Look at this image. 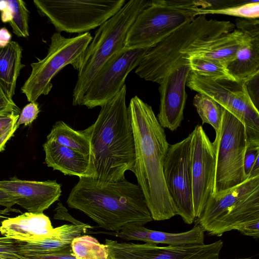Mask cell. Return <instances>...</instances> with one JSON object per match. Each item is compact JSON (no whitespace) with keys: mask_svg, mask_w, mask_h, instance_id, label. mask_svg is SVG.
I'll return each instance as SVG.
<instances>
[{"mask_svg":"<svg viewBox=\"0 0 259 259\" xmlns=\"http://www.w3.org/2000/svg\"><path fill=\"white\" fill-rule=\"evenodd\" d=\"M135 148L134 173L153 220L164 221L177 215L167 190L163 162L169 147L164 128L151 106L137 96L127 107Z\"/></svg>","mask_w":259,"mask_h":259,"instance_id":"6da1fadb","label":"cell"},{"mask_svg":"<svg viewBox=\"0 0 259 259\" xmlns=\"http://www.w3.org/2000/svg\"><path fill=\"white\" fill-rule=\"evenodd\" d=\"M126 87L101 108L95 122L82 131L91 147V156L99 185L125 178L133 172L135 148L133 131L126 105Z\"/></svg>","mask_w":259,"mask_h":259,"instance_id":"7a4b0ae2","label":"cell"},{"mask_svg":"<svg viewBox=\"0 0 259 259\" xmlns=\"http://www.w3.org/2000/svg\"><path fill=\"white\" fill-rule=\"evenodd\" d=\"M66 202L99 227L112 232L130 225L144 226L153 220L141 188L125 178L101 186L95 179L79 178Z\"/></svg>","mask_w":259,"mask_h":259,"instance_id":"3957f363","label":"cell"},{"mask_svg":"<svg viewBox=\"0 0 259 259\" xmlns=\"http://www.w3.org/2000/svg\"><path fill=\"white\" fill-rule=\"evenodd\" d=\"M235 28V24L229 21L209 19L206 15H198L148 48L135 73L145 80L158 83L181 59Z\"/></svg>","mask_w":259,"mask_h":259,"instance_id":"277c9868","label":"cell"},{"mask_svg":"<svg viewBox=\"0 0 259 259\" xmlns=\"http://www.w3.org/2000/svg\"><path fill=\"white\" fill-rule=\"evenodd\" d=\"M150 1L131 0L96 30L84 51L71 65L78 72L72 94L73 106H80L91 80L115 54L125 49L126 38L140 13Z\"/></svg>","mask_w":259,"mask_h":259,"instance_id":"5b68a950","label":"cell"},{"mask_svg":"<svg viewBox=\"0 0 259 259\" xmlns=\"http://www.w3.org/2000/svg\"><path fill=\"white\" fill-rule=\"evenodd\" d=\"M203 1L153 0L128 32L125 49L149 48L198 16Z\"/></svg>","mask_w":259,"mask_h":259,"instance_id":"8992f818","label":"cell"},{"mask_svg":"<svg viewBox=\"0 0 259 259\" xmlns=\"http://www.w3.org/2000/svg\"><path fill=\"white\" fill-rule=\"evenodd\" d=\"M33 3L58 32L81 34L101 26L120 10L125 0H34Z\"/></svg>","mask_w":259,"mask_h":259,"instance_id":"52a82bcc","label":"cell"},{"mask_svg":"<svg viewBox=\"0 0 259 259\" xmlns=\"http://www.w3.org/2000/svg\"><path fill=\"white\" fill-rule=\"evenodd\" d=\"M92 39L89 32L69 38L54 33L47 55L31 64L30 74L21 89L28 101L35 102L40 96L49 94L53 88V78L65 66L72 65Z\"/></svg>","mask_w":259,"mask_h":259,"instance_id":"ba28073f","label":"cell"},{"mask_svg":"<svg viewBox=\"0 0 259 259\" xmlns=\"http://www.w3.org/2000/svg\"><path fill=\"white\" fill-rule=\"evenodd\" d=\"M186 85L221 105L244 125L247 141H259V111L248 94L245 83L227 79H212L190 72Z\"/></svg>","mask_w":259,"mask_h":259,"instance_id":"9c48e42d","label":"cell"},{"mask_svg":"<svg viewBox=\"0 0 259 259\" xmlns=\"http://www.w3.org/2000/svg\"><path fill=\"white\" fill-rule=\"evenodd\" d=\"M212 143L216 150L214 194L247 180L243 167L247 145L244 124L224 109L219 134Z\"/></svg>","mask_w":259,"mask_h":259,"instance_id":"30bf717a","label":"cell"},{"mask_svg":"<svg viewBox=\"0 0 259 259\" xmlns=\"http://www.w3.org/2000/svg\"><path fill=\"white\" fill-rule=\"evenodd\" d=\"M192 134L182 141L169 145L163 162L167 190L183 221L192 224L195 219L193 204L191 143Z\"/></svg>","mask_w":259,"mask_h":259,"instance_id":"8fae6325","label":"cell"},{"mask_svg":"<svg viewBox=\"0 0 259 259\" xmlns=\"http://www.w3.org/2000/svg\"><path fill=\"white\" fill-rule=\"evenodd\" d=\"M148 49H124L110 57L91 80L81 105L89 109L101 107L115 96Z\"/></svg>","mask_w":259,"mask_h":259,"instance_id":"7c38bea8","label":"cell"},{"mask_svg":"<svg viewBox=\"0 0 259 259\" xmlns=\"http://www.w3.org/2000/svg\"><path fill=\"white\" fill-rule=\"evenodd\" d=\"M191 134L193 204L195 219H198L214 194L216 150L201 125L196 126Z\"/></svg>","mask_w":259,"mask_h":259,"instance_id":"4fadbf2b","label":"cell"},{"mask_svg":"<svg viewBox=\"0 0 259 259\" xmlns=\"http://www.w3.org/2000/svg\"><path fill=\"white\" fill-rule=\"evenodd\" d=\"M105 241L109 251L108 259H216L223 246L221 240L207 244L165 246L109 239Z\"/></svg>","mask_w":259,"mask_h":259,"instance_id":"5bb4252c","label":"cell"},{"mask_svg":"<svg viewBox=\"0 0 259 259\" xmlns=\"http://www.w3.org/2000/svg\"><path fill=\"white\" fill-rule=\"evenodd\" d=\"M190 72L188 60L182 58L158 83L160 97L157 118L163 128L175 131L184 119L187 100L185 87Z\"/></svg>","mask_w":259,"mask_h":259,"instance_id":"9a60e30c","label":"cell"},{"mask_svg":"<svg viewBox=\"0 0 259 259\" xmlns=\"http://www.w3.org/2000/svg\"><path fill=\"white\" fill-rule=\"evenodd\" d=\"M0 188L13 197L15 204L34 213H43L59 199L62 192L61 186L56 180H23L16 177L0 181Z\"/></svg>","mask_w":259,"mask_h":259,"instance_id":"2e32d148","label":"cell"},{"mask_svg":"<svg viewBox=\"0 0 259 259\" xmlns=\"http://www.w3.org/2000/svg\"><path fill=\"white\" fill-rule=\"evenodd\" d=\"M234 24L247 37L234 58L226 66L235 80L245 82L259 74V21L258 19L238 18Z\"/></svg>","mask_w":259,"mask_h":259,"instance_id":"e0dca14e","label":"cell"},{"mask_svg":"<svg viewBox=\"0 0 259 259\" xmlns=\"http://www.w3.org/2000/svg\"><path fill=\"white\" fill-rule=\"evenodd\" d=\"M204 230L199 225L188 231L171 233L148 229L144 226L130 225L118 232L98 231L127 241H141L146 243L165 244L170 246L204 244Z\"/></svg>","mask_w":259,"mask_h":259,"instance_id":"ac0fdd59","label":"cell"},{"mask_svg":"<svg viewBox=\"0 0 259 259\" xmlns=\"http://www.w3.org/2000/svg\"><path fill=\"white\" fill-rule=\"evenodd\" d=\"M48 166L65 175L96 179L92 156L64 146L53 140L43 145Z\"/></svg>","mask_w":259,"mask_h":259,"instance_id":"d6986e66","label":"cell"},{"mask_svg":"<svg viewBox=\"0 0 259 259\" xmlns=\"http://www.w3.org/2000/svg\"><path fill=\"white\" fill-rule=\"evenodd\" d=\"M54 228L49 218L44 214L26 212L3 220L0 234L20 242H33L52 237Z\"/></svg>","mask_w":259,"mask_h":259,"instance_id":"ffe728a7","label":"cell"},{"mask_svg":"<svg viewBox=\"0 0 259 259\" xmlns=\"http://www.w3.org/2000/svg\"><path fill=\"white\" fill-rule=\"evenodd\" d=\"M258 189L259 176H257L213 194L208 199L201 215L198 219L199 225L204 230L228 208Z\"/></svg>","mask_w":259,"mask_h":259,"instance_id":"44dd1931","label":"cell"},{"mask_svg":"<svg viewBox=\"0 0 259 259\" xmlns=\"http://www.w3.org/2000/svg\"><path fill=\"white\" fill-rule=\"evenodd\" d=\"M94 228L88 224H65L54 228V234L50 238L33 242L18 241L20 253L26 256L42 255L58 251L70 246L76 237L84 235Z\"/></svg>","mask_w":259,"mask_h":259,"instance_id":"7402d4cb","label":"cell"},{"mask_svg":"<svg viewBox=\"0 0 259 259\" xmlns=\"http://www.w3.org/2000/svg\"><path fill=\"white\" fill-rule=\"evenodd\" d=\"M259 218V189L226 209L205 229L209 234L220 236L235 230L239 224Z\"/></svg>","mask_w":259,"mask_h":259,"instance_id":"603a6c76","label":"cell"},{"mask_svg":"<svg viewBox=\"0 0 259 259\" xmlns=\"http://www.w3.org/2000/svg\"><path fill=\"white\" fill-rule=\"evenodd\" d=\"M247 37L245 33L235 28L231 32L189 53L185 58H207L226 65L234 58L237 50Z\"/></svg>","mask_w":259,"mask_h":259,"instance_id":"cb8c5ba5","label":"cell"},{"mask_svg":"<svg viewBox=\"0 0 259 259\" xmlns=\"http://www.w3.org/2000/svg\"><path fill=\"white\" fill-rule=\"evenodd\" d=\"M22 53V47L15 41L0 48V87L11 99L20 71L25 66L21 62Z\"/></svg>","mask_w":259,"mask_h":259,"instance_id":"d4e9b609","label":"cell"},{"mask_svg":"<svg viewBox=\"0 0 259 259\" xmlns=\"http://www.w3.org/2000/svg\"><path fill=\"white\" fill-rule=\"evenodd\" d=\"M47 139L53 140L64 146L91 156V144L87 136L82 131H76L63 121L56 122Z\"/></svg>","mask_w":259,"mask_h":259,"instance_id":"484cf974","label":"cell"},{"mask_svg":"<svg viewBox=\"0 0 259 259\" xmlns=\"http://www.w3.org/2000/svg\"><path fill=\"white\" fill-rule=\"evenodd\" d=\"M193 105L202 124L211 125L215 132V136L218 135L225 109L208 96L200 93L194 96Z\"/></svg>","mask_w":259,"mask_h":259,"instance_id":"4316f807","label":"cell"},{"mask_svg":"<svg viewBox=\"0 0 259 259\" xmlns=\"http://www.w3.org/2000/svg\"><path fill=\"white\" fill-rule=\"evenodd\" d=\"M73 255L77 259H108L107 245L89 235H82L73 239L70 245Z\"/></svg>","mask_w":259,"mask_h":259,"instance_id":"83f0119b","label":"cell"},{"mask_svg":"<svg viewBox=\"0 0 259 259\" xmlns=\"http://www.w3.org/2000/svg\"><path fill=\"white\" fill-rule=\"evenodd\" d=\"M187 60L191 71L198 75L215 79L235 80L228 72L226 65L221 62L204 58H193Z\"/></svg>","mask_w":259,"mask_h":259,"instance_id":"f1b7e54d","label":"cell"},{"mask_svg":"<svg viewBox=\"0 0 259 259\" xmlns=\"http://www.w3.org/2000/svg\"><path fill=\"white\" fill-rule=\"evenodd\" d=\"M11 13L9 22L13 31L18 37H27L29 32V11L22 0H6Z\"/></svg>","mask_w":259,"mask_h":259,"instance_id":"f546056e","label":"cell"},{"mask_svg":"<svg viewBox=\"0 0 259 259\" xmlns=\"http://www.w3.org/2000/svg\"><path fill=\"white\" fill-rule=\"evenodd\" d=\"M222 14L244 19H258L259 1H245L239 4L219 9L199 8L198 15Z\"/></svg>","mask_w":259,"mask_h":259,"instance_id":"4dcf8cb0","label":"cell"},{"mask_svg":"<svg viewBox=\"0 0 259 259\" xmlns=\"http://www.w3.org/2000/svg\"><path fill=\"white\" fill-rule=\"evenodd\" d=\"M20 114L12 113L0 116V152L19 127L17 121Z\"/></svg>","mask_w":259,"mask_h":259,"instance_id":"1f68e13d","label":"cell"},{"mask_svg":"<svg viewBox=\"0 0 259 259\" xmlns=\"http://www.w3.org/2000/svg\"><path fill=\"white\" fill-rule=\"evenodd\" d=\"M0 259H31L20 253L18 241L0 237Z\"/></svg>","mask_w":259,"mask_h":259,"instance_id":"d6a6232c","label":"cell"},{"mask_svg":"<svg viewBox=\"0 0 259 259\" xmlns=\"http://www.w3.org/2000/svg\"><path fill=\"white\" fill-rule=\"evenodd\" d=\"M258 157H259V141H247L243 159L244 172L246 179L253 164Z\"/></svg>","mask_w":259,"mask_h":259,"instance_id":"836d02e7","label":"cell"},{"mask_svg":"<svg viewBox=\"0 0 259 259\" xmlns=\"http://www.w3.org/2000/svg\"><path fill=\"white\" fill-rule=\"evenodd\" d=\"M39 111L38 104L36 101L30 102L21 111L17 121L18 125L30 124L37 118Z\"/></svg>","mask_w":259,"mask_h":259,"instance_id":"e575fe53","label":"cell"},{"mask_svg":"<svg viewBox=\"0 0 259 259\" xmlns=\"http://www.w3.org/2000/svg\"><path fill=\"white\" fill-rule=\"evenodd\" d=\"M259 218L252 219L238 225L235 230L242 234L251 236L254 239L259 238Z\"/></svg>","mask_w":259,"mask_h":259,"instance_id":"d590c367","label":"cell"},{"mask_svg":"<svg viewBox=\"0 0 259 259\" xmlns=\"http://www.w3.org/2000/svg\"><path fill=\"white\" fill-rule=\"evenodd\" d=\"M20 108L4 92L0 87V116L8 115L12 113L20 114Z\"/></svg>","mask_w":259,"mask_h":259,"instance_id":"8d00e7d4","label":"cell"},{"mask_svg":"<svg viewBox=\"0 0 259 259\" xmlns=\"http://www.w3.org/2000/svg\"><path fill=\"white\" fill-rule=\"evenodd\" d=\"M28 257L31 259H77L73 255L70 246L51 253Z\"/></svg>","mask_w":259,"mask_h":259,"instance_id":"74e56055","label":"cell"},{"mask_svg":"<svg viewBox=\"0 0 259 259\" xmlns=\"http://www.w3.org/2000/svg\"><path fill=\"white\" fill-rule=\"evenodd\" d=\"M55 213L54 218L57 220H67L71 221L74 224H78L81 222L75 220L68 213V211L65 206L59 202L57 204V206L55 210Z\"/></svg>","mask_w":259,"mask_h":259,"instance_id":"f35d334b","label":"cell"},{"mask_svg":"<svg viewBox=\"0 0 259 259\" xmlns=\"http://www.w3.org/2000/svg\"><path fill=\"white\" fill-rule=\"evenodd\" d=\"M15 204L13 197L0 188V206L5 207L9 210H11V207Z\"/></svg>","mask_w":259,"mask_h":259,"instance_id":"ab89813d","label":"cell"},{"mask_svg":"<svg viewBox=\"0 0 259 259\" xmlns=\"http://www.w3.org/2000/svg\"><path fill=\"white\" fill-rule=\"evenodd\" d=\"M12 35L6 27L0 29V48L6 47L10 42Z\"/></svg>","mask_w":259,"mask_h":259,"instance_id":"60d3db41","label":"cell"},{"mask_svg":"<svg viewBox=\"0 0 259 259\" xmlns=\"http://www.w3.org/2000/svg\"><path fill=\"white\" fill-rule=\"evenodd\" d=\"M259 157L257 158L255 162L253 164L250 172L248 175L247 179H251L259 176Z\"/></svg>","mask_w":259,"mask_h":259,"instance_id":"b9f144b4","label":"cell"},{"mask_svg":"<svg viewBox=\"0 0 259 259\" xmlns=\"http://www.w3.org/2000/svg\"><path fill=\"white\" fill-rule=\"evenodd\" d=\"M216 259H219V258H218ZM235 259H251V257H242V258H235Z\"/></svg>","mask_w":259,"mask_h":259,"instance_id":"7bdbcfd3","label":"cell"},{"mask_svg":"<svg viewBox=\"0 0 259 259\" xmlns=\"http://www.w3.org/2000/svg\"><path fill=\"white\" fill-rule=\"evenodd\" d=\"M1 213H2V212H1V211H0V220H1V219H3V218H6V217H5L4 216L2 215L1 214Z\"/></svg>","mask_w":259,"mask_h":259,"instance_id":"ee69618b","label":"cell"}]
</instances>
